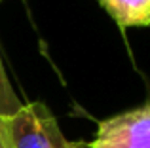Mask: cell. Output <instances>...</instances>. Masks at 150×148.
Segmentation results:
<instances>
[{
	"label": "cell",
	"mask_w": 150,
	"mask_h": 148,
	"mask_svg": "<svg viewBox=\"0 0 150 148\" xmlns=\"http://www.w3.org/2000/svg\"><path fill=\"white\" fill-rule=\"evenodd\" d=\"M86 148H150V103L99 122Z\"/></svg>",
	"instance_id": "7a4b0ae2"
},
{
	"label": "cell",
	"mask_w": 150,
	"mask_h": 148,
	"mask_svg": "<svg viewBox=\"0 0 150 148\" xmlns=\"http://www.w3.org/2000/svg\"><path fill=\"white\" fill-rule=\"evenodd\" d=\"M10 148H69L55 116L44 103H29L8 118Z\"/></svg>",
	"instance_id": "6da1fadb"
},
{
	"label": "cell",
	"mask_w": 150,
	"mask_h": 148,
	"mask_svg": "<svg viewBox=\"0 0 150 148\" xmlns=\"http://www.w3.org/2000/svg\"><path fill=\"white\" fill-rule=\"evenodd\" d=\"M69 148H86V142H69Z\"/></svg>",
	"instance_id": "8992f818"
},
{
	"label": "cell",
	"mask_w": 150,
	"mask_h": 148,
	"mask_svg": "<svg viewBox=\"0 0 150 148\" xmlns=\"http://www.w3.org/2000/svg\"><path fill=\"white\" fill-rule=\"evenodd\" d=\"M0 148H10V131H8V118L0 116Z\"/></svg>",
	"instance_id": "5b68a950"
},
{
	"label": "cell",
	"mask_w": 150,
	"mask_h": 148,
	"mask_svg": "<svg viewBox=\"0 0 150 148\" xmlns=\"http://www.w3.org/2000/svg\"><path fill=\"white\" fill-rule=\"evenodd\" d=\"M122 29L150 25V0H97Z\"/></svg>",
	"instance_id": "3957f363"
},
{
	"label": "cell",
	"mask_w": 150,
	"mask_h": 148,
	"mask_svg": "<svg viewBox=\"0 0 150 148\" xmlns=\"http://www.w3.org/2000/svg\"><path fill=\"white\" fill-rule=\"evenodd\" d=\"M23 106V103L19 101V97L15 95L13 87H11L10 80L6 76L4 65L0 61V116L4 118H11L13 114H17L19 108Z\"/></svg>",
	"instance_id": "277c9868"
}]
</instances>
